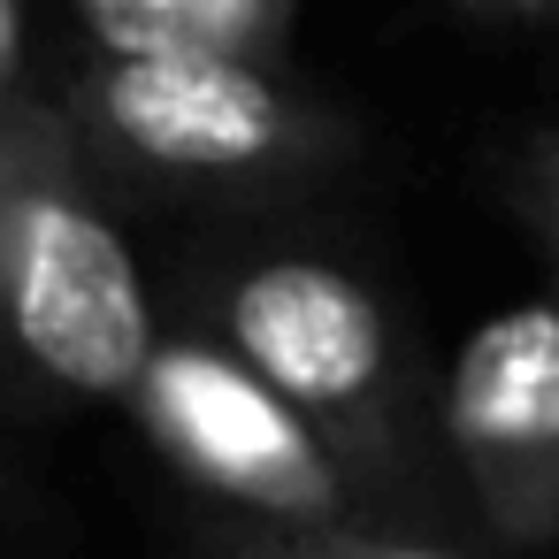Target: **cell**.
Masks as SVG:
<instances>
[{
  "mask_svg": "<svg viewBox=\"0 0 559 559\" xmlns=\"http://www.w3.org/2000/svg\"><path fill=\"white\" fill-rule=\"evenodd\" d=\"M215 345L253 368L322 444H337L406 528H429V490L444 467L429 421L437 368L414 353L406 314L353 261L314 246L238 261L215 284Z\"/></svg>",
  "mask_w": 559,
  "mask_h": 559,
  "instance_id": "1",
  "label": "cell"
},
{
  "mask_svg": "<svg viewBox=\"0 0 559 559\" xmlns=\"http://www.w3.org/2000/svg\"><path fill=\"white\" fill-rule=\"evenodd\" d=\"M162 460L238 513V528L314 536V528H406L376 483L322 444L253 368H238L215 337H162L139 391L123 399Z\"/></svg>",
  "mask_w": 559,
  "mask_h": 559,
  "instance_id": "2",
  "label": "cell"
},
{
  "mask_svg": "<svg viewBox=\"0 0 559 559\" xmlns=\"http://www.w3.org/2000/svg\"><path fill=\"white\" fill-rule=\"evenodd\" d=\"M0 322L47 383L78 399H131L162 345L123 230L39 139L0 162Z\"/></svg>",
  "mask_w": 559,
  "mask_h": 559,
  "instance_id": "3",
  "label": "cell"
},
{
  "mask_svg": "<svg viewBox=\"0 0 559 559\" xmlns=\"http://www.w3.org/2000/svg\"><path fill=\"white\" fill-rule=\"evenodd\" d=\"M85 123L146 177L177 185H299L360 146V123L292 70L246 62H100Z\"/></svg>",
  "mask_w": 559,
  "mask_h": 559,
  "instance_id": "4",
  "label": "cell"
},
{
  "mask_svg": "<svg viewBox=\"0 0 559 559\" xmlns=\"http://www.w3.org/2000/svg\"><path fill=\"white\" fill-rule=\"evenodd\" d=\"M437 460L498 551H559V292L490 307L429 383Z\"/></svg>",
  "mask_w": 559,
  "mask_h": 559,
  "instance_id": "5",
  "label": "cell"
},
{
  "mask_svg": "<svg viewBox=\"0 0 559 559\" xmlns=\"http://www.w3.org/2000/svg\"><path fill=\"white\" fill-rule=\"evenodd\" d=\"M78 32L100 62H246L284 70L299 39L292 0H85Z\"/></svg>",
  "mask_w": 559,
  "mask_h": 559,
  "instance_id": "6",
  "label": "cell"
},
{
  "mask_svg": "<svg viewBox=\"0 0 559 559\" xmlns=\"http://www.w3.org/2000/svg\"><path fill=\"white\" fill-rule=\"evenodd\" d=\"M215 559H490V551H467L437 528H314V536L230 528Z\"/></svg>",
  "mask_w": 559,
  "mask_h": 559,
  "instance_id": "7",
  "label": "cell"
},
{
  "mask_svg": "<svg viewBox=\"0 0 559 559\" xmlns=\"http://www.w3.org/2000/svg\"><path fill=\"white\" fill-rule=\"evenodd\" d=\"M444 32H460L467 47H483L498 62L536 55V47H559V0H452Z\"/></svg>",
  "mask_w": 559,
  "mask_h": 559,
  "instance_id": "8",
  "label": "cell"
},
{
  "mask_svg": "<svg viewBox=\"0 0 559 559\" xmlns=\"http://www.w3.org/2000/svg\"><path fill=\"white\" fill-rule=\"evenodd\" d=\"M513 207H521V223L536 230V246L559 269V123L521 146V162H513Z\"/></svg>",
  "mask_w": 559,
  "mask_h": 559,
  "instance_id": "9",
  "label": "cell"
},
{
  "mask_svg": "<svg viewBox=\"0 0 559 559\" xmlns=\"http://www.w3.org/2000/svg\"><path fill=\"white\" fill-rule=\"evenodd\" d=\"M16 62H24V9H16V0H0V85L16 78Z\"/></svg>",
  "mask_w": 559,
  "mask_h": 559,
  "instance_id": "10",
  "label": "cell"
}]
</instances>
